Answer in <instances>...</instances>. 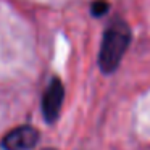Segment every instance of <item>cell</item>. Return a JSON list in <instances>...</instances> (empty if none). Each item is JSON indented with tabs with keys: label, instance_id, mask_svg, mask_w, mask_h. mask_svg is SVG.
I'll return each instance as SVG.
<instances>
[{
	"label": "cell",
	"instance_id": "cell-5",
	"mask_svg": "<svg viewBox=\"0 0 150 150\" xmlns=\"http://www.w3.org/2000/svg\"><path fill=\"white\" fill-rule=\"evenodd\" d=\"M45 150H52V149H45Z\"/></svg>",
	"mask_w": 150,
	"mask_h": 150
},
{
	"label": "cell",
	"instance_id": "cell-2",
	"mask_svg": "<svg viewBox=\"0 0 150 150\" xmlns=\"http://www.w3.org/2000/svg\"><path fill=\"white\" fill-rule=\"evenodd\" d=\"M39 140V132L31 126H20L10 131L2 140L5 150H31Z\"/></svg>",
	"mask_w": 150,
	"mask_h": 150
},
{
	"label": "cell",
	"instance_id": "cell-1",
	"mask_svg": "<svg viewBox=\"0 0 150 150\" xmlns=\"http://www.w3.org/2000/svg\"><path fill=\"white\" fill-rule=\"evenodd\" d=\"M131 42V29L126 21L115 20L107 28L98 52V66L103 73L116 71Z\"/></svg>",
	"mask_w": 150,
	"mask_h": 150
},
{
	"label": "cell",
	"instance_id": "cell-4",
	"mask_svg": "<svg viewBox=\"0 0 150 150\" xmlns=\"http://www.w3.org/2000/svg\"><path fill=\"white\" fill-rule=\"evenodd\" d=\"M108 8L110 7H108V4L105 0H97V2L92 4V15H94V16H103L108 11Z\"/></svg>",
	"mask_w": 150,
	"mask_h": 150
},
{
	"label": "cell",
	"instance_id": "cell-3",
	"mask_svg": "<svg viewBox=\"0 0 150 150\" xmlns=\"http://www.w3.org/2000/svg\"><path fill=\"white\" fill-rule=\"evenodd\" d=\"M63 95H65V89H63L62 82L58 79H53L42 98V111L49 123H53L58 118L60 108L63 103Z\"/></svg>",
	"mask_w": 150,
	"mask_h": 150
}]
</instances>
